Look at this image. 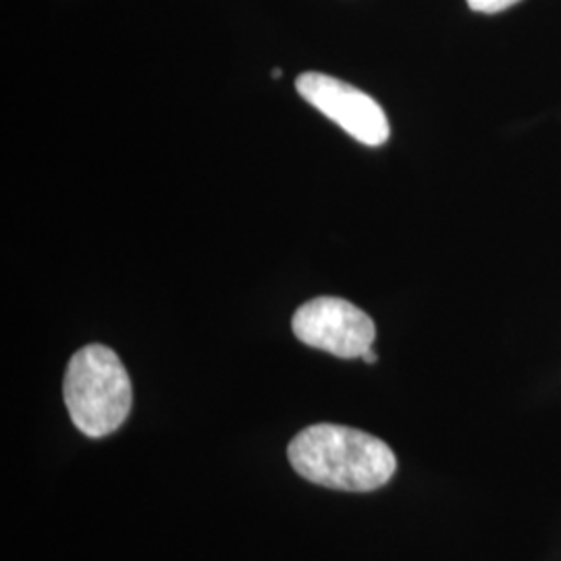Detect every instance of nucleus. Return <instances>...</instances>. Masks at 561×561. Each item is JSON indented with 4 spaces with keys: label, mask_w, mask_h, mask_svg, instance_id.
I'll return each instance as SVG.
<instances>
[{
    "label": "nucleus",
    "mask_w": 561,
    "mask_h": 561,
    "mask_svg": "<svg viewBox=\"0 0 561 561\" xmlns=\"http://www.w3.org/2000/svg\"><path fill=\"white\" fill-rule=\"evenodd\" d=\"M62 398L76 428L92 439L115 433L127 421L134 401L123 362L101 343L73 354L65 370Z\"/></svg>",
    "instance_id": "2"
},
{
    "label": "nucleus",
    "mask_w": 561,
    "mask_h": 561,
    "mask_svg": "<svg viewBox=\"0 0 561 561\" xmlns=\"http://www.w3.org/2000/svg\"><path fill=\"white\" fill-rule=\"evenodd\" d=\"M291 329L308 347L329 352L343 360L362 358L377 340L375 321L341 298H314L306 301L294 314Z\"/></svg>",
    "instance_id": "3"
},
{
    "label": "nucleus",
    "mask_w": 561,
    "mask_h": 561,
    "mask_svg": "<svg viewBox=\"0 0 561 561\" xmlns=\"http://www.w3.org/2000/svg\"><path fill=\"white\" fill-rule=\"evenodd\" d=\"M468 7L477 13H486V15H493V13H502L505 9L518 4L520 0H466Z\"/></svg>",
    "instance_id": "5"
},
{
    "label": "nucleus",
    "mask_w": 561,
    "mask_h": 561,
    "mask_svg": "<svg viewBox=\"0 0 561 561\" xmlns=\"http://www.w3.org/2000/svg\"><path fill=\"white\" fill-rule=\"evenodd\" d=\"M296 90L304 101L364 146L375 148L389 140L391 127L381 104L358 88L327 73L310 71L296 80Z\"/></svg>",
    "instance_id": "4"
},
{
    "label": "nucleus",
    "mask_w": 561,
    "mask_h": 561,
    "mask_svg": "<svg viewBox=\"0 0 561 561\" xmlns=\"http://www.w3.org/2000/svg\"><path fill=\"white\" fill-rule=\"evenodd\" d=\"M273 78H277V80H279V78H280V69H275V71H273Z\"/></svg>",
    "instance_id": "7"
},
{
    "label": "nucleus",
    "mask_w": 561,
    "mask_h": 561,
    "mask_svg": "<svg viewBox=\"0 0 561 561\" xmlns=\"http://www.w3.org/2000/svg\"><path fill=\"white\" fill-rule=\"evenodd\" d=\"M362 360L366 362V364H375V362L379 360V358H377V354H375V352H373V347H370L368 352H364Z\"/></svg>",
    "instance_id": "6"
},
{
    "label": "nucleus",
    "mask_w": 561,
    "mask_h": 561,
    "mask_svg": "<svg viewBox=\"0 0 561 561\" xmlns=\"http://www.w3.org/2000/svg\"><path fill=\"white\" fill-rule=\"evenodd\" d=\"M287 458L301 479L352 493L377 491L398 470L387 443L341 424L306 426L289 443Z\"/></svg>",
    "instance_id": "1"
}]
</instances>
